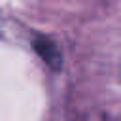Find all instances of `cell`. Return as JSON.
Instances as JSON below:
<instances>
[{"label": "cell", "mask_w": 121, "mask_h": 121, "mask_svg": "<svg viewBox=\"0 0 121 121\" xmlns=\"http://www.w3.org/2000/svg\"><path fill=\"white\" fill-rule=\"evenodd\" d=\"M32 49L36 51V55L51 68V70H60L62 66V55L57 47V43L45 36H36L32 40Z\"/></svg>", "instance_id": "6da1fadb"}]
</instances>
